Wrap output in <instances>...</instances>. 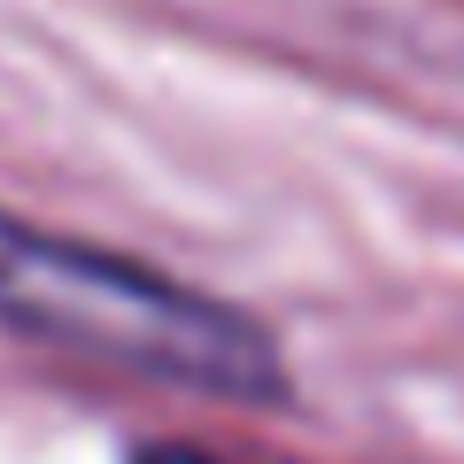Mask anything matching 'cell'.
Wrapping results in <instances>:
<instances>
[{"mask_svg":"<svg viewBox=\"0 0 464 464\" xmlns=\"http://www.w3.org/2000/svg\"><path fill=\"white\" fill-rule=\"evenodd\" d=\"M0 325L39 348L217 402H271L286 387L279 348L248 310L163 279L132 256L85 248L70 232H39L8 209H0Z\"/></svg>","mask_w":464,"mask_h":464,"instance_id":"1","label":"cell"},{"mask_svg":"<svg viewBox=\"0 0 464 464\" xmlns=\"http://www.w3.org/2000/svg\"><path fill=\"white\" fill-rule=\"evenodd\" d=\"M132 464H232V457H209V449H194V441H148Z\"/></svg>","mask_w":464,"mask_h":464,"instance_id":"2","label":"cell"}]
</instances>
